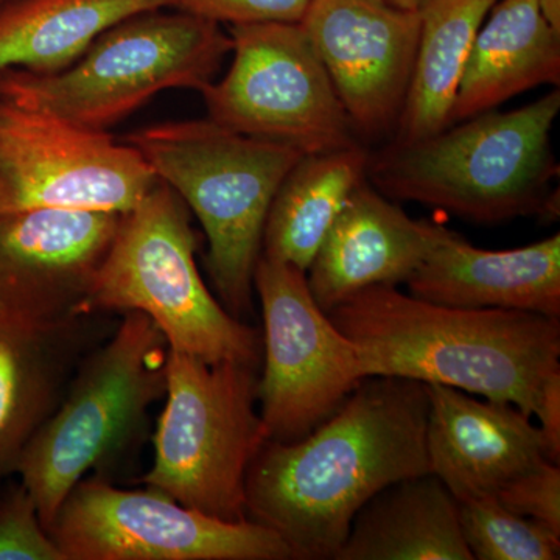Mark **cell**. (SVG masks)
<instances>
[{
  "label": "cell",
  "mask_w": 560,
  "mask_h": 560,
  "mask_svg": "<svg viewBox=\"0 0 560 560\" xmlns=\"http://www.w3.org/2000/svg\"><path fill=\"white\" fill-rule=\"evenodd\" d=\"M298 24L357 139L393 138L415 73L419 11L388 0H312Z\"/></svg>",
  "instance_id": "14"
},
{
  "label": "cell",
  "mask_w": 560,
  "mask_h": 560,
  "mask_svg": "<svg viewBox=\"0 0 560 560\" xmlns=\"http://www.w3.org/2000/svg\"><path fill=\"white\" fill-rule=\"evenodd\" d=\"M167 341L149 316L121 315L113 334L81 360L65 396L18 460L20 478L49 530L77 482L124 455L167 389Z\"/></svg>",
  "instance_id": "5"
},
{
  "label": "cell",
  "mask_w": 560,
  "mask_h": 560,
  "mask_svg": "<svg viewBox=\"0 0 560 560\" xmlns=\"http://www.w3.org/2000/svg\"><path fill=\"white\" fill-rule=\"evenodd\" d=\"M3 2H5V0H0V3H3Z\"/></svg>",
  "instance_id": "31"
},
{
  "label": "cell",
  "mask_w": 560,
  "mask_h": 560,
  "mask_svg": "<svg viewBox=\"0 0 560 560\" xmlns=\"http://www.w3.org/2000/svg\"><path fill=\"white\" fill-rule=\"evenodd\" d=\"M120 217L70 209L0 215V283L86 298Z\"/></svg>",
  "instance_id": "19"
},
{
  "label": "cell",
  "mask_w": 560,
  "mask_h": 560,
  "mask_svg": "<svg viewBox=\"0 0 560 560\" xmlns=\"http://www.w3.org/2000/svg\"><path fill=\"white\" fill-rule=\"evenodd\" d=\"M430 223L361 180L305 272L316 304L329 313L361 290L407 283L429 248Z\"/></svg>",
  "instance_id": "17"
},
{
  "label": "cell",
  "mask_w": 560,
  "mask_h": 560,
  "mask_svg": "<svg viewBox=\"0 0 560 560\" xmlns=\"http://www.w3.org/2000/svg\"><path fill=\"white\" fill-rule=\"evenodd\" d=\"M49 534L65 560H291L259 523L220 521L161 490L120 489L97 475L73 486Z\"/></svg>",
  "instance_id": "11"
},
{
  "label": "cell",
  "mask_w": 560,
  "mask_h": 560,
  "mask_svg": "<svg viewBox=\"0 0 560 560\" xmlns=\"http://www.w3.org/2000/svg\"><path fill=\"white\" fill-rule=\"evenodd\" d=\"M425 383L368 377L293 442L268 440L246 475V518L278 534L291 560H335L361 508L430 474Z\"/></svg>",
  "instance_id": "1"
},
{
  "label": "cell",
  "mask_w": 560,
  "mask_h": 560,
  "mask_svg": "<svg viewBox=\"0 0 560 560\" xmlns=\"http://www.w3.org/2000/svg\"><path fill=\"white\" fill-rule=\"evenodd\" d=\"M230 32L186 11H145L103 32L57 73L0 70V97L108 132L167 90L201 92L231 54Z\"/></svg>",
  "instance_id": "6"
},
{
  "label": "cell",
  "mask_w": 560,
  "mask_h": 560,
  "mask_svg": "<svg viewBox=\"0 0 560 560\" xmlns=\"http://www.w3.org/2000/svg\"><path fill=\"white\" fill-rule=\"evenodd\" d=\"M259 366L168 352L165 407L147 488L226 522L246 521V475L268 441L257 411Z\"/></svg>",
  "instance_id": "8"
},
{
  "label": "cell",
  "mask_w": 560,
  "mask_h": 560,
  "mask_svg": "<svg viewBox=\"0 0 560 560\" xmlns=\"http://www.w3.org/2000/svg\"><path fill=\"white\" fill-rule=\"evenodd\" d=\"M560 83V32L539 0H497L460 75L452 124L497 109L539 86Z\"/></svg>",
  "instance_id": "18"
},
{
  "label": "cell",
  "mask_w": 560,
  "mask_h": 560,
  "mask_svg": "<svg viewBox=\"0 0 560 560\" xmlns=\"http://www.w3.org/2000/svg\"><path fill=\"white\" fill-rule=\"evenodd\" d=\"M230 36V70L200 92L209 120L304 154L360 142L298 22L231 25Z\"/></svg>",
  "instance_id": "9"
},
{
  "label": "cell",
  "mask_w": 560,
  "mask_h": 560,
  "mask_svg": "<svg viewBox=\"0 0 560 560\" xmlns=\"http://www.w3.org/2000/svg\"><path fill=\"white\" fill-rule=\"evenodd\" d=\"M555 90L522 108L492 109L415 142L370 153L366 178L390 200L444 209L475 223L559 217V164L551 132Z\"/></svg>",
  "instance_id": "3"
},
{
  "label": "cell",
  "mask_w": 560,
  "mask_h": 560,
  "mask_svg": "<svg viewBox=\"0 0 560 560\" xmlns=\"http://www.w3.org/2000/svg\"><path fill=\"white\" fill-rule=\"evenodd\" d=\"M0 560H65L20 478L0 481Z\"/></svg>",
  "instance_id": "25"
},
{
  "label": "cell",
  "mask_w": 560,
  "mask_h": 560,
  "mask_svg": "<svg viewBox=\"0 0 560 560\" xmlns=\"http://www.w3.org/2000/svg\"><path fill=\"white\" fill-rule=\"evenodd\" d=\"M254 293L264 316L257 400L270 441L307 436L364 378L355 342L316 304L307 275L260 256Z\"/></svg>",
  "instance_id": "10"
},
{
  "label": "cell",
  "mask_w": 560,
  "mask_h": 560,
  "mask_svg": "<svg viewBox=\"0 0 560 560\" xmlns=\"http://www.w3.org/2000/svg\"><path fill=\"white\" fill-rule=\"evenodd\" d=\"M497 500L508 511L560 537V467L545 459L501 486Z\"/></svg>",
  "instance_id": "26"
},
{
  "label": "cell",
  "mask_w": 560,
  "mask_h": 560,
  "mask_svg": "<svg viewBox=\"0 0 560 560\" xmlns=\"http://www.w3.org/2000/svg\"><path fill=\"white\" fill-rule=\"evenodd\" d=\"M119 316L95 311L86 298L0 283V481L13 477L81 360Z\"/></svg>",
  "instance_id": "13"
},
{
  "label": "cell",
  "mask_w": 560,
  "mask_h": 560,
  "mask_svg": "<svg viewBox=\"0 0 560 560\" xmlns=\"http://www.w3.org/2000/svg\"><path fill=\"white\" fill-rule=\"evenodd\" d=\"M497 0H429L419 9L418 57L393 142H415L451 125L464 66Z\"/></svg>",
  "instance_id": "23"
},
{
  "label": "cell",
  "mask_w": 560,
  "mask_h": 560,
  "mask_svg": "<svg viewBox=\"0 0 560 560\" xmlns=\"http://www.w3.org/2000/svg\"><path fill=\"white\" fill-rule=\"evenodd\" d=\"M370 151L361 142L302 154L272 198L261 256L307 272L353 189L366 179Z\"/></svg>",
  "instance_id": "21"
},
{
  "label": "cell",
  "mask_w": 560,
  "mask_h": 560,
  "mask_svg": "<svg viewBox=\"0 0 560 560\" xmlns=\"http://www.w3.org/2000/svg\"><path fill=\"white\" fill-rule=\"evenodd\" d=\"M173 9V0H5L0 3V70L61 72L120 21Z\"/></svg>",
  "instance_id": "22"
},
{
  "label": "cell",
  "mask_w": 560,
  "mask_h": 560,
  "mask_svg": "<svg viewBox=\"0 0 560 560\" xmlns=\"http://www.w3.org/2000/svg\"><path fill=\"white\" fill-rule=\"evenodd\" d=\"M335 560H474L458 500L433 474L396 482L372 497L350 525Z\"/></svg>",
  "instance_id": "20"
},
{
  "label": "cell",
  "mask_w": 560,
  "mask_h": 560,
  "mask_svg": "<svg viewBox=\"0 0 560 560\" xmlns=\"http://www.w3.org/2000/svg\"><path fill=\"white\" fill-rule=\"evenodd\" d=\"M407 285L412 296L434 304L560 318V234L523 248L489 250L430 223L429 248Z\"/></svg>",
  "instance_id": "16"
},
{
  "label": "cell",
  "mask_w": 560,
  "mask_h": 560,
  "mask_svg": "<svg viewBox=\"0 0 560 560\" xmlns=\"http://www.w3.org/2000/svg\"><path fill=\"white\" fill-rule=\"evenodd\" d=\"M548 460L559 464L560 460V372L552 375L541 388L536 411Z\"/></svg>",
  "instance_id": "28"
},
{
  "label": "cell",
  "mask_w": 560,
  "mask_h": 560,
  "mask_svg": "<svg viewBox=\"0 0 560 560\" xmlns=\"http://www.w3.org/2000/svg\"><path fill=\"white\" fill-rule=\"evenodd\" d=\"M327 315L355 342L366 377L451 386L530 418L560 372V320L539 313L451 307L377 285Z\"/></svg>",
  "instance_id": "2"
},
{
  "label": "cell",
  "mask_w": 560,
  "mask_h": 560,
  "mask_svg": "<svg viewBox=\"0 0 560 560\" xmlns=\"http://www.w3.org/2000/svg\"><path fill=\"white\" fill-rule=\"evenodd\" d=\"M539 2L552 27L560 32V0H539Z\"/></svg>",
  "instance_id": "29"
},
{
  "label": "cell",
  "mask_w": 560,
  "mask_h": 560,
  "mask_svg": "<svg viewBox=\"0 0 560 560\" xmlns=\"http://www.w3.org/2000/svg\"><path fill=\"white\" fill-rule=\"evenodd\" d=\"M425 386L430 474L456 500L495 495L515 475L548 459L539 427L515 405Z\"/></svg>",
  "instance_id": "15"
},
{
  "label": "cell",
  "mask_w": 560,
  "mask_h": 560,
  "mask_svg": "<svg viewBox=\"0 0 560 560\" xmlns=\"http://www.w3.org/2000/svg\"><path fill=\"white\" fill-rule=\"evenodd\" d=\"M124 142L200 220L210 279L223 307L243 320L253 311L254 270L272 198L304 153L208 117L150 125Z\"/></svg>",
  "instance_id": "4"
},
{
  "label": "cell",
  "mask_w": 560,
  "mask_h": 560,
  "mask_svg": "<svg viewBox=\"0 0 560 560\" xmlns=\"http://www.w3.org/2000/svg\"><path fill=\"white\" fill-rule=\"evenodd\" d=\"M312 0H173V9L217 22L241 25L300 22Z\"/></svg>",
  "instance_id": "27"
},
{
  "label": "cell",
  "mask_w": 560,
  "mask_h": 560,
  "mask_svg": "<svg viewBox=\"0 0 560 560\" xmlns=\"http://www.w3.org/2000/svg\"><path fill=\"white\" fill-rule=\"evenodd\" d=\"M195 254L189 208L158 180L135 208L121 213L86 302L95 311L149 316L173 352L259 366L260 331L215 300Z\"/></svg>",
  "instance_id": "7"
},
{
  "label": "cell",
  "mask_w": 560,
  "mask_h": 560,
  "mask_svg": "<svg viewBox=\"0 0 560 560\" xmlns=\"http://www.w3.org/2000/svg\"><path fill=\"white\" fill-rule=\"evenodd\" d=\"M388 2L393 3V5L400 7V9L418 11L422 9L429 0H388Z\"/></svg>",
  "instance_id": "30"
},
{
  "label": "cell",
  "mask_w": 560,
  "mask_h": 560,
  "mask_svg": "<svg viewBox=\"0 0 560 560\" xmlns=\"http://www.w3.org/2000/svg\"><path fill=\"white\" fill-rule=\"evenodd\" d=\"M158 180L130 143L0 97V215L33 209L125 213Z\"/></svg>",
  "instance_id": "12"
},
{
  "label": "cell",
  "mask_w": 560,
  "mask_h": 560,
  "mask_svg": "<svg viewBox=\"0 0 560 560\" xmlns=\"http://www.w3.org/2000/svg\"><path fill=\"white\" fill-rule=\"evenodd\" d=\"M464 541L480 560H558L560 537L493 495L458 501Z\"/></svg>",
  "instance_id": "24"
}]
</instances>
